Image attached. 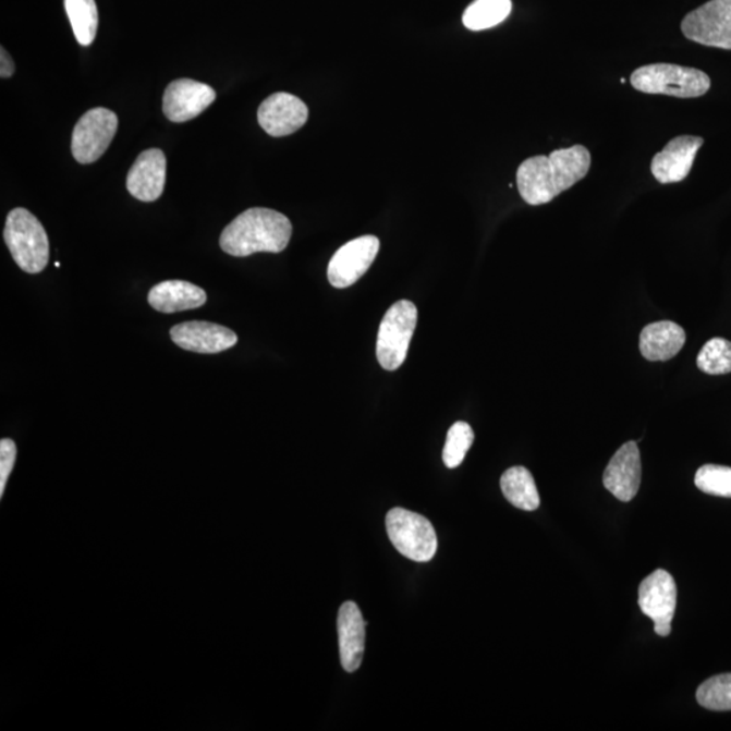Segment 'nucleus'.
<instances>
[{"label":"nucleus","mask_w":731,"mask_h":731,"mask_svg":"<svg viewBox=\"0 0 731 731\" xmlns=\"http://www.w3.org/2000/svg\"><path fill=\"white\" fill-rule=\"evenodd\" d=\"M385 523L390 543L400 555L416 562L432 560L438 549V538L427 517L404 508H393L388 512Z\"/></svg>","instance_id":"obj_6"},{"label":"nucleus","mask_w":731,"mask_h":731,"mask_svg":"<svg viewBox=\"0 0 731 731\" xmlns=\"http://www.w3.org/2000/svg\"><path fill=\"white\" fill-rule=\"evenodd\" d=\"M696 700L711 711L731 710V673L718 674L702 683L696 692Z\"/></svg>","instance_id":"obj_23"},{"label":"nucleus","mask_w":731,"mask_h":731,"mask_svg":"<svg viewBox=\"0 0 731 731\" xmlns=\"http://www.w3.org/2000/svg\"><path fill=\"white\" fill-rule=\"evenodd\" d=\"M682 32L700 46L731 50V0H710L691 11L682 22Z\"/></svg>","instance_id":"obj_7"},{"label":"nucleus","mask_w":731,"mask_h":731,"mask_svg":"<svg viewBox=\"0 0 731 731\" xmlns=\"http://www.w3.org/2000/svg\"><path fill=\"white\" fill-rule=\"evenodd\" d=\"M119 127L114 111L105 108L88 110L72 133V155L82 165H90L110 147Z\"/></svg>","instance_id":"obj_8"},{"label":"nucleus","mask_w":731,"mask_h":731,"mask_svg":"<svg viewBox=\"0 0 731 731\" xmlns=\"http://www.w3.org/2000/svg\"><path fill=\"white\" fill-rule=\"evenodd\" d=\"M309 110L295 95L276 93L258 110L259 125L272 137L293 135L308 121Z\"/></svg>","instance_id":"obj_12"},{"label":"nucleus","mask_w":731,"mask_h":731,"mask_svg":"<svg viewBox=\"0 0 731 731\" xmlns=\"http://www.w3.org/2000/svg\"><path fill=\"white\" fill-rule=\"evenodd\" d=\"M170 334L178 348L198 354H219L237 343V334L232 329L208 321L178 324Z\"/></svg>","instance_id":"obj_13"},{"label":"nucleus","mask_w":731,"mask_h":731,"mask_svg":"<svg viewBox=\"0 0 731 731\" xmlns=\"http://www.w3.org/2000/svg\"><path fill=\"white\" fill-rule=\"evenodd\" d=\"M366 622L358 606L348 601L340 607L338 616V634L340 662L345 672L358 671L364 660Z\"/></svg>","instance_id":"obj_17"},{"label":"nucleus","mask_w":731,"mask_h":731,"mask_svg":"<svg viewBox=\"0 0 731 731\" xmlns=\"http://www.w3.org/2000/svg\"><path fill=\"white\" fill-rule=\"evenodd\" d=\"M72 31L83 47L92 46L98 31V9L95 0H64Z\"/></svg>","instance_id":"obj_22"},{"label":"nucleus","mask_w":731,"mask_h":731,"mask_svg":"<svg viewBox=\"0 0 731 731\" xmlns=\"http://www.w3.org/2000/svg\"><path fill=\"white\" fill-rule=\"evenodd\" d=\"M638 605L655 622L656 634L668 637L678 605V587L671 574L662 569L649 574L639 585Z\"/></svg>","instance_id":"obj_9"},{"label":"nucleus","mask_w":731,"mask_h":731,"mask_svg":"<svg viewBox=\"0 0 731 731\" xmlns=\"http://www.w3.org/2000/svg\"><path fill=\"white\" fill-rule=\"evenodd\" d=\"M705 139L697 136H679L671 139L666 148L651 160L653 176L661 184L683 182L690 175L692 166Z\"/></svg>","instance_id":"obj_14"},{"label":"nucleus","mask_w":731,"mask_h":731,"mask_svg":"<svg viewBox=\"0 0 731 731\" xmlns=\"http://www.w3.org/2000/svg\"><path fill=\"white\" fill-rule=\"evenodd\" d=\"M293 227L277 210L253 208L239 215L220 236V247L236 258L256 253H282L292 239Z\"/></svg>","instance_id":"obj_2"},{"label":"nucleus","mask_w":731,"mask_h":731,"mask_svg":"<svg viewBox=\"0 0 731 731\" xmlns=\"http://www.w3.org/2000/svg\"><path fill=\"white\" fill-rule=\"evenodd\" d=\"M641 454L637 442H628L611 458L602 476L608 492L629 503L637 496L641 485Z\"/></svg>","instance_id":"obj_15"},{"label":"nucleus","mask_w":731,"mask_h":731,"mask_svg":"<svg viewBox=\"0 0 731 731\" xmlns=\"http://www.w3.org/2000/svg\"><path fill=\"white\" fill-rule=\"evenodd\" d=\"M204 289L186 281H165L156 284L148 294V303L161 314L200 308L206 303Z\"/></svg>","instance_id":"obj_19"},{"label":"nucleus","mask_w":731,"mask_h":731,"mask_svg":"<svg viewBox=\"0 0 731 731\" xmlns=\"http://www.w3.org/2000/svg\"><path fill=\"white\" fill-rule=\"evenodd\" d=\"M166 174L167 160L163 150L158 148L144 150L127 174V192L143 203H154L165 192Z\"/></svg>","instance_id":"obj_16"},{"label":"nucleus","mask_w":731,"mask_h":731,"mask_svg":"<svg viewBox=\"0 0 731 731\" xmlns=\"http://www.w3.org/2000/svg\"><path fill=\"white\" fill-rule=\"evenodd\" d=\"M3 237L21 270L27 275H38L46 269L49 261L48 234L29 210L16 208L10 211Z\"/></svg>","instance_id":"obj_3"},{"label":"nucleus","mask_w":731,"mask_h":731,"mask_svg":"<svg viewBox=\"0 0 731 731\" xmlns=\"http://www.w3.org/2000/svg\"><path fill=\"white\" fill-rule=\"evenodd\" d=\"M416 326L417 308L411 301H398L385 314L377 339V358L385 370L404 364Z\"/></svg>","instance_id":"obj_5"},{"label":"nucleus","mask_w":731,"mask_h":731,"mask_svg":"<svg viewBox=\"0 0 731 731\" xmlns=\"http://www.w3.org/2000/svg\"><path fill=\"white\" fill-rule=\"evenodd\" d=\"M379 251V240L371 234L351 240L332 256L328 266V281L337 289L353 287L364 277Z\"/></svg>","instance_id":"obj_10"},{"label":"nucleus","mask_w":731,"mask_h":731,"mask_svg":"<svg viewBox=\"0 0 731 731\" xmlns=\"http://www.w3.org/2000/svg\"><path fill=\"white\" fill-rule=\"evenodd\" d=\"M16 446L11 439H2L0 442V496H3L5 484L9 482L11 472L15 465Z\"/></svg>","instance_id":"obj_27"},{"label":"nucleus","mask_w":731,"mask_h":731,"mask_svg":"<svg viewBox=\"0 0 731 731\" xmlns=\"http://www.w3.org/2000/svg\"><path fill=\"white\" fill-rule=\"evenodd\" d=\"M695 485L697 489L718 498H731V467L721 465H705L696 472Z\"/></svg>","instance_id":"obj_26"},{"label":"nucleus","mask_w":731,"mask_h":731,"mask_svg":"<svg viewBox=\"0 0 731 731\" xmlns=\"http://www.w3.org/2000/svg\"><path fill=\"white\" fill-rule=\"evenodd\" d=\"M593 158L584 145L557 149L549 156L524 160L516 172L519 193L528 205L551 203L587 176Z\"/></svg>","instance_id":"obj_1"},{"label":"nucleus","mask_w":731,"mask_h":731,"mask_svg":"<svg viewBox=\"0 0 731 731\" xmlns=\"http://www.w3.org/2000/svg\"><path fill=\"white\" fill-rule=\"evenodd\" d=\"M474 442L473 428L465 422H456L448 432L443 449V462L449 468L461 465Z\"/></svg>","instance_id":"obj_25"},{"label":"nucleus","mask_w":731,"mask_h":731,"mask_svg":"<svg viewBox=\"0 0 731 731\" xmlns=\"http://www.w3.org/2000/svg\"><path fill=\"white\" fill-rule=\"evenodd\" d=\"M216 100V92L205 83L178 80L166 88L163 111L167 119L182 124L203 114Z\"/></svg>","instance_id":"obj_11"},{"label":"nucleus","mask_w":731,"mask_h":731,"mask_svg":"<svg viewBox=\"0 0 731 731\" xmlns=\"http://www.w3.org/2000/svg\"><path fill=\"white\" fill-rule=\"evenodd\" d=\"M630 83L639 93L677 98H699L711 87L706 72L668 63L639 66L633 72Z\"/></svg>","instance_id":"obj_4"},{"label":"nucleus","mask_w":731,"mask_h":731,"mask_svg":"<svg viewBox=\"0 0 731 731\" xmlns=\"http://www.w3.org/2000/svg\"><path fill=\"white\" fill-rule=\"evenodd\" d=\"M511 11V0H474L463 13L462 21L468 31H487L504 22Z\"/></svg>","instance_id":"obj_21"},{"label":"nucleus","mask_w":731,"mask_h":731,"mask_svg":"<svg viewBox=\"0 0 731 731\" xmlns=\"http://www.w3.org/2000/svg\"><path fill=\"white\" fill-rule=\"evenodd\" d=\"M500 487L504 498L523 511H535L540 505L537 484L533 474L523 466H513L501 476Z\"/></svg>","instance_id":"obj_20"},{"label":"nucleus","mask_w":731,"mask_h":731,"mask_svg":"<svg viewBox=\"0 0 731 731\" xmlns=\"http://www.w3.org/2000/svg\"><path fill=\"white\" fill-rule=\"evenodd\" d=\"M0 53H2V56H0V64H2L0 65V76H2L3 80H8V77L14 75L15 64L13 59H11V56L9 54L8 50L2 48V50H0Z\"/></svg>","instance_id":"obj_28"},{"label":"nucleus","mask_w":731,"mask_h":731,"mask_svg":"<svg viewBox=\"0 0 731 731\" xmlns=\"http://www.w3.org/2000/svg\"><path fill=\"white\" fill-rule=\"evenodd\" d=\"M696 364L710 376L731 373V342L722 338L708 340L697 355Z\"/></svg>","instance_id":"obj_24"},{"label":"nucleus","mask_w":731,"mask_h":731,"mask_svg":"<svg viewBox=\"0 0 731 731\" xmlns=\"http://www.w3.org/2000/svg\"><path fill=\"white\" fill-rule=\"evenodd\" d=\"M684 329L673 321H657L642 329L641 354L647 361L666 362L674 358L684 348Z\"/></svg>","instance_id":"obj_18"}]
</instances>
